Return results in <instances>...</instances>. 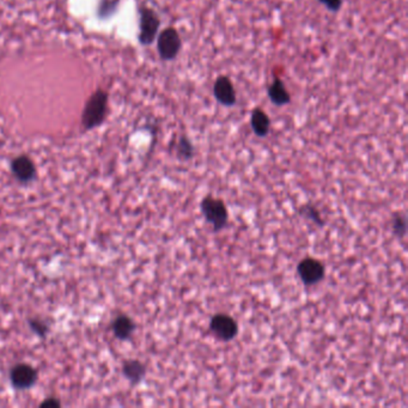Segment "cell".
Instances as JSON below:
<instances>
[{
  "instance_id": "obj_6",
  "label": "cell",
  "mask_w": 408,
  "mask_h": 408,
  "mask_svg": "<svg viewBox=\"0 0 408 408\" xmlns=\"http://www.w3.org/2000/svg\"><path fill=\"white\" fill-rule=\"evenodd\" d=\"M210 330L222 342H231L239 334V323L227 314H216L211 318Z\"/></svg>"
},
{
  "instance_id": "obj_5",
  "label": "cell",
  "mask_w": 408,
  "mask_h": 408,
  "mask_svg": "<svg viewBox=\"0 0 408 408\" xmlns=\"http://www.w3.org/2000/svg\"><path fill=\"white\" fill-rule=\"evenodd\" d=\"M297 274L305 286H313L325 279L326 268L320 260L305 258L297 266Z\"/></svg>"
},
{
  "instance_id": "obj_8",
  "label": "cell",
  "mask_w": 408,
  "mask_h": 408,
  "mask_svg": "<svg viewBox=\"0 0 408 408\" xmlns=\"http://www.w3.org/2000/svg\"><path fill=\"white\" fill-rule=\"evenodd\" d=\"M212 92L216 101L223 107H234L237 102L235 87L225 74H220L216 78Z\"/></svg>"
},
{
  "instance_id": "obj_4",
  "label": "cell",
  "mask_w": 408,
  "mask_h": 408,
  "mask_svg": "<svg viewBox=\"0 0 408 408\" xmlns=\"http://www.w3.org/2000/svg\"><path fill=\"white\" fill-rule=\"evenodd\" d=\"M161 27V20L153 8L143 6L141 8V22H139V42L143 45H153L158 35Z\"/></svg>"
},
{
  "instance_id": "obj_14",
  "label": "cell",
  "mask_w": 408,
  "mask_h": 408,
  "mask_svg": "<svg viewBox=\"0 0 408 408\" xmlns=\"http://www.w3.org/2000/svg\"><path fill=\"white\" fill-rule=\"evenodd\" d=\"M176 156L180 161L187 162L193 160L195 156V146L188 136H181L178 138Z\"/></svg>"
},
{
  "instance_id": "obj_18",
  "label": "cell",
  "mask_w": 408,
  "mask_h": 408,
  "mask_svg": "<svg viewBox=\"0 0 408 408\" xmlns=\"http://www.w3.org/2000/svg\"><path fill=\"white\" fill-rule=\"evenodd\" d=\"M330 13H337L342 6V0H318Z\"/></svg>"
},
{
  "instance_id": "obj_3",
  "label": "cell",
  "mask_w": 408,
  "mask_h": 408,
  "mask_svg": "<svg viewBox=\"0 0 408 408\" xmlns=\"http://www.w3.org/2000/svg\"><path fill=\"white\" fill-rule=\"evenodd\" d=\"M157 52L163 62H173L181 52L182 40L178 30L168 27L157 35Z\"/></svg>"
},
{
  "instance_id": "obj_17",
  "label": "cell",
  "mask_w": 408,
  "mask_h": 408,
  "mask_svg": "<svg viewBox=\"0 0 408 408\" xmlns=\"http://www.w3.org/2000/svg\"><path fill=\"white\" fill-rule=\"evenodd\" d=\"M28 325H29L30 330H33V333L36 334L37 337H40V338L45 339L50 333V325L41 318H29Z\"/></svg>"
},
{
  "instance_id": "obj_11",
  "label": "cell",
  "mask_w": 408,
  "mask_h": 408,
  "mask_svg": "<svg viewBox=\"0 0 408 408\" xmlns=\"http://www.w3.org/2000/svg\"><path fill=\"white\" fill-rule=\"evenodd\" d=\"M267 95L269 101L276 107H285L291 104V95L285 87L284 82L276 77L268 85Z\"/></svg>"
},
{
  "instance_id": "obj_7",
  "label": "cell",
  "mask_w": 408,
  "mask_h": 408,
  "mask_svg": "<svg viewBox=\"0 0 408 408\" xmlns=\"http://www.w3.org/2000/svg\"><path fill=\"white\" fill-rule=\"evenodd\" d=\"M38 372L29 364H16L10 371V382L16 391H28L36 384Z\"/></svg>"
},
{
  "instance_id": "obj_1",
  "label": "cell",
  "mask_w": 408,
  "mask_h": 408,
  "mask_svg": "<svg viewBox=\"0 0 408 408\" xmlns=\"http://www.w3.org/2000/svg\"><path fill=\"white\" fill-rule=\"evenodd\" d=\"M108 95L104 90H96L85 104L83 109V127L90 131L99 127L107 116Z\"/></svg>"
},
{
  "instance_id": "obj_19",
  "label": "cell",
  "mask_w": 408,
  "mask_h": 408,
  "mask_svg": "<svg viewBox=\"0 0 408 408\" xmlns=\"http://www.w3.org/2000/svg\"><path fill=\"white\" fill-rule=\"evenodd\" d=\"M40 407L60 408L62 407V402L57 398L50 396V398H47V399L42 401L41 404H40Z\"/></svg>"
},
{
  "instance_id": "obj_12",
  "label": "cell",
  "mask_w": 408,
  "mask_h": 408,
  "mask_svg": "<svg viewBox=\"0 0 408 408\" xmlns=\"http://www.w3.org/2000/svg\"><path fill=\"white\" fill-rule=\"evenodd\" d=\"M146 372V365L139 359H127L122 363V375L132 386L141 384Z\"/></svg>"
},
{
  "instance_id": "obj_9",
  "label": "cell",
  "mask_w": 408,
  "mask_h": 408,
  "mask_svg": "<svg viewBox=\"0 0 408 408\" xmlns=\"http://www.w3.org/2000/svg\"><path fill=\"white\" fill-rule=\"evenodd\" d=\"M11 173L17 181L23 185H28L35 181L37 178L36 167L34 164L33 160L30 157L21 155L13 158L11 162Z\"/></svg>"
},
{
  "instance_id": "obj_10",
  "label": "cell",
  "mask_w": 408,
  "mask_h": 408,
  "mask_svg": "<svg viewBox=\"0 0 408 408\" xmlns=\"http://www.w3.org/2000/svg\"><path fill=\"white\" fill-rule=\"evenodd\" d=\"M136 328V322L133 321L132 318H129L128 315H125V314H120L111 322V332L114 334V337L121 342H127L132 338Z\"/></svg>"
},
{
  "instance_id": "obj_16",
  "label": "cell",
  "mask_w": 408,
  "mask_h": 408,
  "mask_svg": "<svg viewBox=\"0 0 408 408\" xmlns=\"http://www.w3.org/2000/svg\"><path fill=\"white\" fill-rule=\"evenodd\" d=\"M300 215L303 217V218L308 219L310 222L314 223L315 225L318 227H323L325 225V220L322 219L321 213L320 211L314 206V205H310V204H307V205H303V206L300 207Z\"/></svg>"
},
{
  "instance_id": "obj_13",
  "label": "cell",
  "mask_w": 408,
  "mask_h": 408,
  "mask_svg": "<svg viewBox=\"0 0 408 408\" xmlns=\"http://www.w3.org/2000/svg\"><path fill=\"white\" fill-rule=\"evenodd\" d=\"M251 127L259 138H266L271 131V119L266 111L255 108L251 113Z\"/></svg>"
},
{
  "instance_id": "obj_15",
  "label": "cell",
  "mask_w": 408,
  "mask_h": 408,
  "mask_svg": "<svg viewBox=\"0 0 408 408\" xmlns=\"http://www.w3.org/2000/svg\"><path fill=\"white\" fill-rule=\"evenodd\" d=\"M392 231L398 239H405V236L407 234V217L405 213L396 212L393 215Z\"/></svg>"
},
{
  "instance_id": "obj_2",
  "label": "cell",
  "mask_w": 408,
  "mask_h": 408,
  "mask_svg": "<svg viewBox=\"0 0 408 408\" xmlns=\"http://www.w3.org/2000/svg\"><path fill=\"white\" fill-rule=\"evenodd\" d=\"M200 210L205 220L212 225L213 232H219L227 227L229 211L222 199L206 195L200 202Z\"/></svg>"
}]
</instances>
